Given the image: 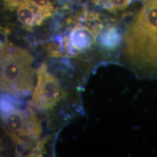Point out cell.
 I'll use <instances>...</instances> for the list:
<instances>
[{
	"instance_id": "obj_1",
	"label": "cell",
	"mask_w": 157,
	"mask_h": 157,
	"mask_svg": "<svg viewBox=\"0 0 157 157\" xmlns=\"http://www.w3.org/2000/svg\"><path fill=\"white\" fill-rule=\"evenodd\" d=\"M34 58L28 50L7 43L1 48V90L13 97L28 95L34 90Z\"/></svg>"
},
{
	"instance_id": "obj_2",
	"label": "cell",
	"mask_w": 157,
	"mask_h": 157,
	"mask_svg": "<svg viewBox=\"0 0 157 157\" xmlns=\"http://www.w3.org/2000/svg\"><path fill=\"white\" fill-rule=\"evenodd\" d=\"M157 33V0H143L142 6L127 25L124 35L125 63L136 56Z\"/></svg>"
},
{
	"instance_id": "obj_3",
	"label": "cell",
	"mask_w": 157,
	"mask_h": 157,
	"mask_svg": "<svg viewBox=\"0 0 157 157\" xmlns=\"http://www.w3.org/2000/svg\"><path fill=\"white\" fill-rule=\"evenodd\" d=\"M36 83L33 90L31 105L39 111H50L66 95L61 84L48 71L45 63L36 70Z\"/></svg>"
},
{
	"instance_id": "obj_4",
	"label": "cell",
	"mask_w": 157,
	"mask_h": 157,
	"mask_svg": "<svg viewBox=\"0 0 157 157\" xmlns=\"http://www.w3.org/2000/svg\"><path fill=\"white\" fill-rule=\"evenodd\" d=\"M4 121L12 138L20 144H33L42 133L40 121L30 108L27 111L11 110L4 117Z\"/></svg>"
},
{
	"instance_id": "obj_5",
	"label": "cell",
	"mask_w": 157,
	"mask_h": 157,
	"mask_svg": "<svg viewBox=\"0 0 157 157\" xmlns=\"http://www.w3.org/2000/svg\"><path fill=\"white\" fill-rule=\"evenodd\" d=\"M126 64L138 75L157 78V33Z\"/></svg>"
},
{
	"instance_id": "obj_6",
	"label": "cell",
	"mask_w": 157,
	"mask_h": 157,
	"mask_svg": "<svg viewBox=\"0 0 157 157\" xmlns=\"http://www.w3.org/2000/svg\"><path fill=\"white\" fill-rule=\"evenodd\" d=\"M99 27L93 29L82 24L75 25L69 36L64 39V48L73 52H82L87 50L95 42Z\"/></svg>"
},
{
	"instance_id": "obj_7",
	"label": "cell",
	"mask_w": 157,
	"mask_h": 157,
	"mask_svg": "<svg viewBox=\"0 0 157 157\" xmlns=\"http://www.w3.org/2000/svg\"><path fill=\"white\" fill-rule=\"evenodd\" d=\"M17 17L20 23L26 29L40 25L44 20L50 17V13L42 10L27 0L16 10Z\"/></svg>"
},
{
	"instance_id": "obj_8",
	"label": "cell",
	"mask_w": 157,
	"mask_h": 157,
	"mask_svg": "<svg viewBox=\"0 0 157 157\" xmlns=\"http://www.w3.org/2000/svg\"><path fill=\"white\" fill-rule=\"evenodd\" d=\"M135 0H92V3L111 13H116L126 9Z\"/></svg>"
},
{
	"instance_id": "obj_9",
	"label": "cell",
	"mask_w": 157,
	"mask_h": 157,
	"mask_svg": "<svg viewBox=\"0 0 157 157\" xmlns=\"http://www.w3.org/2000/svg\"><path fill=\"white\" fill-rule=\"evenodd\" d=\"M31 4L34 5L39 8L42 9V10H44L48 13H50L51 15L53 13L55 10L53 5L50 2V0H28Z\"/></svg>"
},
{
	"instance_id": "obj_10",
	"label": "cell",
	"mask_w": 157,
	"mask_h": 157,
	"mask_svg": "<svg viewBox=\"0 0 157 157\" xmlns=\"http://www.w3.org/2000/svg\"><path fill=\"white\" fill-rule=\"evenodd\" d=\"M2 2L4 7L6 9L9 10H16L17 7L26 2L27 0H2Z\"/></svg>"
},
{
	"instance_id": "obj_11",
	"label": "cell",
	"mask_w": 157,
	"mask_h": 157,
	"mask_svg": "<svg viewBox=\"0 0 157 157\" xmlns=\"http://www.w3.org/2000/svg\"><path fill=\"white\" fill-rule=\"evenodd\" d=\"M10 34V29L8 27H1V44L0 48H2L5 44L8 43V36Z\"/></svg>"
}]
</instances>
